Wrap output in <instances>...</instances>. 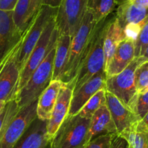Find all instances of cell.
<instances>
[{
  "label": "cell",
  "instance_id": "6da1fadb",
  "mask_svg": "<svg viewBox=\"0 0 148 148\" xmlns=\"http://www.w3.org/2000/svg\"><path fill=\"white\" fill-rule=\"evenodd\" d=\"M98 28L99 23H95L93 15L87 10L79 30L71 39L68 60L62 71L61 82L69 83L75 79L93 47Z\"/></svg>",
  "mask_w": 148,
  "mask_h": 148
},
{
  "label": "cell",
  "instance_id": "7a4b0ae2",
  "mask_svg": "<svg viewBox=\"0 0 148 148\" xmlns=\"http://www.w3.org/2000/svg\"><path fill=\"white\" fill-rule=\"evenodd\" d=\"M55 45L39 67L34 71L25 86L18 92L16 101L19 108L30 105L39 97L52 81Z\"/></svg>",
  "mask_w": 148,
  "mask_h": 148
},
{
  "label": "cell",
  "instance_id": "3957f363",
  "mask_svg": "<svg viewBox=\"0 0 148 148\" xmlns=\"http://www.w3.org/2000/svg\"><path fill=\"white\" fill-rule=\"evenodd\" d=\"M144 62L141 57H135L122 72L106 79L105 90L115 95L134 113L138 97L135 86V71Z\"/></svg>",
  "mask_w": 148,
  "mask_h": 148
},
{
  "label": "cell",
  "instance_id": "277c9868",
  "mask_svg": "<svg viewBox=\"0 0 148 148\" xmlns=\"http://www.w3.org/2000/svg\"><path fill=\"white\" fill-rule=\"evenodd\" d=\"M90 121L79 114L68 116L51 139L49 148H82L86 144Z\"/></svg>",
  "mask_w": 148,
  "mask_h": 148
},
{
  "label": "cell",
  "instance_id": "5b68a950",
  "mask_svg": "<svg viewBox=\"0 0 148 148\" xmlns=\"http://www.w3.org/2000/svg\"><path fill=\"white\" fill-rule=\"evenodd\" d=\"M110 18L108 17L99 23V28L93 47L78 71L76 76L73 80L74 82L73 93L96 74L102 71L105 72L104 41Z\"/></svg>",
  "mask_w": 148,
  "mask_h": 148
},
{
  "label": "cell",
  "instance_id": "8992f818",
  "mask_svg": "<svg viewBox=\"0 0 148 148\" xmlns=\"http://www.w3.org/2000/svg\"><path fill=\"white\" fill-rule=\"evenodd\" d=\"M58 10V8H52L47 5L42 6L31 25L24 33L17 59L21 72L26 64L30 55L40 39L47 25L51 19L57 15Z\"/></svg>",
  "mask_w": 148,
  "mask_h": 148
},
{
  "label": "cell",
  "instance_id": "52a82bcc",
  "mask_svg": "<svg viewBox=\"0 0 148 148\" xmlns=\"http://www.w3.org/2000/svg\"><path fill=\"white\" fill-rule=\"evenodd\" d=\"M56 16L52 18L47 25L40 39L30 55L26 64L21 71L18 92L25 86L34 71L42 63L49 51L56 45L59 36L56 28Z\"/></svg>",
  "mask_w": 148,
  "mask_h": 148
},
{
  "label": "cell",
  "instance_id": "ba28073f",
  "mask_svg": "<svg viewBox=\"0 0 148 148\" xmlns=\"http://www.w3.org/2000/svg\"><path fill=\"white\" fill-rule=\"evenodd\" d=\"M88 0H62L56 16V28L59 36L72 38L79 30L87 11Z\"/></svg>",
  "mask_w": 148,
  "mask_h": 148
},
{
  "label": "cell",
  "instance_id": "9c48e42d",
  "mask_svg": "<svg viewBox=\"0 0 148 148\" xmlns=\"http://www.w3.org/2000/svg\"><path fill=\"white\" fill-rule=\"evenodd\" d=\"M22 39L0 63V99L6 102L16 99L18 95L21 70L17 59Z\"/></svg>",
  "mask_w": 148,
  "mask_h": 148
},
{
  "label": "cell",
  "instance_id": "30bf717a",
  "mask_svg": "<svg viewBox=\"0 0 148 148\" xmlns=\"http://www.w3.org/2000/svg\"><path fill=\"white\" fill-rule=\"evenodd\" d=\"M38 99L21 108L0 139V148H13L29 125L37 117Z\"/></svg>",
  "mask_w": 148,
  "mask_h": 148
},
{
  "label": "cell",
  "instance_id": "8fae6325",
  "mask_svg": "<svg viewBox=\"0 0 148 148\" xmlns=\"http://www.w3.org/2000/svg\"><path fill=\"white\" fill-rule=\"evenodd\" d=\"M15 24L13 11L0 10V63L23 36Z\"/></svg>",
  "mask_w": 148,
  "mask_h": 148
},
{
  "label": "cell",
  "instance_id": "7c38bea8",
  "mask_svg": "<svg viewBox=\"0 0 148 148\" xmlns=\"http://www.w3.org/2000/svg\"><path fill=\"white\" fill-rule=\"evenodd\" d=\"M74 89V82L63 83L60 90L52 116L47 122V134L52 139L68 115Z\"/></svg>",
  "mask_w": 148,
  "mask_h": 148
},
{
  "label": "cell",
  "instance_id": "4fadbf2b",
  "mask_svg": "<svg viewBox=\"0 0 148 148\" xmlns=\"http://www.w3.org/2000/svg\"><path fill=\"white\" fill-rule=\"evenodd\" d=\"M106 73L105 71L99 73L84 84L79 90L73 93L68 116H75L79 113L85 104L98 91L105 89Z\"/></svg>",
  "mask_w": 148,
  "mask_h": 148
},
{
  "label": "cell",
  "instance_id": "5bb4252c",
  "mask_svg": "<svg viewBox=\"0 0 148 148\" xmlns=\"http://www.w3.org/2000/svg\"><path fill=\"white\" fill-rule=\"evenodd\" d=\"M106 105L110 113L119 134H121L141 121L136 113L125 106L115 95L105 92Z\"/></svg>",
  "mask_w": 148,
  "mask_h": 148
},
{
  "label": "cell",
  "instance_id": "9a60e30c",
  "mask_svg": "<svg viewBox=\"0 0 148 148\" xmlns=\"http://www.w3.org/2000/svg\"><path fill=\"white\" fill-rule=\"evenodd\" d=\"M47 122L36 118L13 148H49L51 139L47 134Z\"/></svg>",
  "mask_w": 148,
  "mask_h": 148
},
{
  "label": "cell",
  "instance_id": "2e32d148",
  "mask_svg": "<svg viewBox=\"0 0 148 148\" xmlns=\"http://www.w3.org/2000/svg\"><path fill=\"white\" fill-rule=\"evenodd\" d=\"M134 58V41L126 38L119 44L113 58L105 68L106 79L122 72Z\"/></svg>",
  "mask_w": 148,
  "mask_h": 148
},
{
  "label": "cell",
  "instance_id": "e0dca14e",
  "mask_svg": "<svg viewBox=\"0 0 148 148\" xmlns=\"http://www.w3.org/2000/svg\"><path fill=\"white\" fill-rule=\"evenodd\" d=\"M117 129L106 104L101 106L91 119L86 144L97 136L105 134H117ZM85 144V145H86Z\"/></svg>",
  "mask_w": 148,
  "mask_h": 148
},
{
  "label": "cell",
  "instance_id": "ac0fdd59",
  "mask_svg": "<svg viewBox=\"0 0 148 148\" xmlns=\"http://www.w3.org/2000/svg\"><path fill=\"white\" fill-rule=\"evenodd\" d=\"M62 82L60 80L51 82L47 89L38 98L37 117L42 121H49L52 116Z\"/></svg>",
  "mask_w": 148,
  "mask_h": 148
},
{
  "label": "cell",
  "instance_id": "d6986e66",
  "mask_svg": "<svg viewBox=\"0 0 148 148\" xmlns=\"http://www.w3.org/2000/svg\"><path fill=\"white\" fill-rule=\"evenodd\" d=\"M123 30L116 19V15L111 17L108 23L104 41V53H105V71L108 63L113 58L119 44L125 39Z\"/></svg>",
  "mask_w": 148,
  "mask_h": 148
},
{
  "label": "cell",
  "instance_id": "ffe728a7",
  "mask_svg": "<svg viewBox=\"0 0 148 148\" xmlns=\"http://www.w3.org/2000/svg\"><path fill=\"white\" fill-rule=\"evenodd\" d=\"M147 15L148 8H142L128 2L119 6L115 15L122 29L124 30L127 25L140 23Z\"/></svg>",
  "mask_w": 148,
  "mask_h": 148
},
{
  "label": "cell",
  "instance_id": "44dd1931",
  "mask_svg": "<svg viewBox=\"0 0 148 148\" xmlns=\"http://www.w3.org/2000/svg\"><path fill=\"white\" fill-rule=\"evenodd\" d=\"M71 39V36L68 35L58 36L55 47L52 81L60 80L62 71L68 60Z\"/></svg>",
  "mask_w": 148,
  "mask_h": 148
},
{
  "label": "cell",
  "instance_id": "7402d4cb",
  "mask_svg": "<svg viewBox=\"0 0 148 148\" xmlns=\"http://www.w3.org/2000/svg\"><path fill=\"white\" fill-rule=\"evenodd\" d=\"M120 135L134 148H148V127L141 121Z\"/></svg>",
  "mask_w": 148,
  "mask_h": 148
},
{
  "label": "cell",
  "instance_id": "603a6c76",
  "mask_svg": "<svg viewBox=\"0 0 148 148\" xmlns=\"http://www.w3.org/2000/svg\"><path fill=\"white\" fill-rule=\"evenodd\" d=\"M32 0H18L13 10L15 24L21 33L24 34L33 21L31 15Z\"/></svg>",
  "mask_w": 148,
  "mask_h": 148
},
{
  "label": "cell",
  "instance_id": "cb8c5ba5",
  "mask_svg": "<svg viewBox=\"0 0 148 148\" xmlns=\"http://www.w3.org/2000/svg\"><path fill=\"white\" fill-rule=\"evenodd\" d=\"M116 5V0H88L87 10L93 15L95 23H98L108 18Z\"/></svg>",
  "mask_w": 148,
  "mask_h": 148
},
{
  "label": "cell",
  "instance_id": "d4e9b609",
  "mask_svg": "<svg viewBox=\"0 0 148 148\" xmlns=\"http://www.w3.org/2000/svg\"><path fill=\"white\" fill-rule=\"evenodd\" d=\"M105 89L98 91L93 97L89 99V100L85 104L84 106L82 108L79 113V116L85 119H91L94 113L102 105L106 104V97H105Z\"/></svg>",
  "mask_w": 148,
  "mask_h": 148
},
{
  "label": "cell",
  "instance_id": "484cf974",
  "mask_svg": "<svg viewBox=\"0 0 148 148\" xmlns=\"http://www.w3.org/2000/svg\"><path fill=\"white\" fill-rule=\"evenodd\" d=\"M20 109L16 99L9 101L6 103L4 109L0 113V139Z\"/></svg>",
  "mask_w": 148,
  "mask_h": 148
},
{
  "label": "cell",
  "instance_id": "4316f807",
  "mask_svg": "<svg viewBox=\"0 0 148 148\" xmlns=\"http://www.w3.org/2000/svg\"><path fill=\"white\" fill-rule=\"evenodd\" d=\"M137 25L140 29V32L134 41V48L135 57L139 58L142 56L148 46V15Z\"/></svg>",
  "mask_w": 148,
  "mask_h": 148
},
{
  "label": "cell",
  "instance_id": "83f0119b",
  "mask_svg": "<svg viewBox=\"0 0 148 148\" xmlns=\"http://www.w3.org/2000/svg\"><path fill=\"white\" fill-rule=\"evenodd\" d=\"M135 86L138 95L148 92V60L142 62L135 71Z\"/></svg>",
  "mask_w": 148,
  "mask_h": 148
},
{
  "label": "cell",
  "instance_id": "f1b7e54d",
  "mask_svg": "<svg viewBox=\"0 0 148 148\" xmlns=\"http://www.w3.org/2000/svg\"><path fill=\"white\" fill-rule=\"evenodd\" d=\"M114 134H105L97 136L86 144L82 148H110Z\"/></svg>",
  "mask_w": 148,
  "mask_h": 148
},
{
  "label": "cell",
  "instance_id": "f546056e",
  "mask_svg": "<svg viewBox=\"0 0 148 148\" xmlns=\"http://www.w3.org/2000/svg\"><path fill=\"white\" fill-rule=\"evenodd\" d=\"M148 111V92L142 95H138L134 113L140 120Z\"/></svg>",
  "mask_w": 148,
  "mask_h": 148
},
{
  "label": "cell",
  "instance_id": "4dcf8cb0",
  "mask_svg": "<svg viewBox=\"0 0 148 148\" xmlns=\"http://www.w3.org/2000/svg\"><path fill=\"white\" fill-rule=\"evenodd\" d=\"M62 0H32L31 4V15L34 19L39 12L41 7L43 5L52 7V8H59Z\"/></svg>",
  "mask_w": 148,
  "mask_h": 148
},
{
  "label": "cell",
  "instance_id": "1f68e13d",
  "mask_svg": "<svg viewBox=\"0 0 148 148\" xmlns=\"http://www.w3.org/2000/svg\"><path fill=\"white\" fill-rule=\"evenodd\" d=\"M129 146L128 141L121 135L117 134L113 136L110 148H129Z\"/></svg>",
  "mask_w": 148,
  "mask_h": 148
},
{
  "label": "cell",
  "instance_id": "d6a6232c",
  "mask_svg": "<svg viewBox=\"0 0 148 148\" xmlns=\"http://www.w3.org/2000/svg\"><path fill=\"white\" fill-rule=\"evenodd\" d=\"M18 0H0V10L13 11Z\"/></svg>",
  "mask_w": 148,
  "mask_h": 148
},
{
  "label": "cell",
  "instance_id": "836d02e7",
  "mask_svg": "<svg viewBox=\"0 0 148 148\" xmlns=\"http://www.w3.org/2000/svg\"><path fill=\"white\" fill-rule=\"evenodd\" d=\"M129 2L134 5L145 8H148V0H130Z\"/></svg>",
  "mask_w": 148,
  "mask_h": 148
},
{
  "label": "cell",
  "instance_id": "e575fe53",
  "mask_svg": "<svg viewBox=\"0 0 148 148\" xmlns=\"http://www.w3.org/2000/svg\"><path fill=\"white\" fill-rule=\"evenodd\" d=\"M141 122H142L144 125H145L147 127H148V111L147 113L145 114V116L142 118V119L141 120Z\"/></svg>",
  "mask_w": 148,
  "mask_h": 148
},
{
  "label": "cell",
  "instance_id": "d590c367",
  "mask_svg": "<svg viewBox=\"0 0 148 148\" xmlns=\"http://www.w3.org/2000/svg\"><path fill=\"white\" fill-rule=\"evenodd\" d=\"M141 58H142V60H143L145 62L148 60V46L146 48V49H145V52H144V54L142 55V56H141Z\"/></svg>",
  "mask_w": 148,
  "mask_h": 148
},
{
  "label": "cell",
  "instance_id": "8d00e7d4",
  "mask_svg": "<svg viewBox=\"0 0 148 148\" xmlns=\"http://www.w3.org/2000/svg\"><path fill=\"white\" fill-rule=\"evenodd\" d=\"M129 1L130 0H116V2L118 6H120V5H123V4L126 3V2H129Z\"/></svg>",
  "mask_w": 148,
  "mask_h": 148
},
{
  "label": "cell",
  "instance_id": "74e56055",
  "mask_svg": "<svg viewBox=\"0 0 148 148\" xmlns=\"http://www.w3.org/2000/svg\"><path fill=\"white\" fill-rule=\"evenodd\" d=\"M6 102H5L4 100H2V99H0V113L2 112V110L4 109V108L5 107L6 105Z\"/></svg>",
  "mask_w": 148,
  "mask_h": 148
},
{
  "label": "cell",
  "instance_id": "f35d334b",
  "mask_svg": "<svg viewBox=\"0 0 148 148\" xmlns=\"http://www.w3.org/2000/svg\"><path fill=\"white\" fill-rule=\"evenodd\" d=\"M129 148H134V147H132V146H131L130 145H129Z\"/></svg>",
  "mask_w": 148,
  "mask_h": 148
}]
</instances>
